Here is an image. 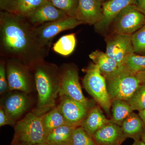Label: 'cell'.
Segmentation results:
<instances>
[{
  "mask_svg": "<svg viewBox=\"0 0 145 145\" xmlns=\"http://www.w3.org/2000/svg\"><path fill=\"white\" fill-rule=\"evenodd\" d=\"M0 40L3 55L18 60L31 70L44 61L49 49L38 43L34 27L25 17L7 11L1 12Z\"/></svg>",
  "mask_w": 145,
  "mask_h": 145,
  "instance_id": "obj_1",
  "label": "cell"
},
{
  "mask_svg": "<svg viewBox=\"0 0 145 145\" xmlns=\"http://www.w3.org/2000/svg\"><path fill=\"white\" fill-rule=\"evenodd\" d=\"M38 100L32 112L42 116L55 107L59 96L61 83L60 68L44 61L36 64L32 69Z\"/></svg>",
  "mask_w": 145,
  "mask_h": 145,
  "instance_id": "obj_2",
  "label": "cell"
},
{
  "mask_svg": "<svg viewBox=\"0 0 145 145\" xmlns=\"http://www.w3.org/2000/svg\"><path fill=\"white\" fill-rule=\"evenodd\" d=\"M14 129L13 145H35L46 143L48 134L43 124L42 116L33 112L18 121Z\"/></svg>",
  "mask_w": 145,
  "mask_h": 145,
  "instance_id": "obj_3",
  "label": "cell"
},
{
  "mask_svg": "<svg viewBox=\"0 0 145 145\" xmlns=\"http://www.w3.org/2000/svg\"><path fill=\"white\" fill-rule=\"evenodd\" d=\"M105 78L112 101H128L141 85L136 73L128 70L123 65Z\"/></svg>",
  "mask_w": 145,
  "mask_h": 145,
  "instance_id": "obj_4",
  "label": "cell"
},
{
  "mask_svg": "<svg viewBox=\"0 0 145 145\" xmlns=\"http://www.w3.org/2000/svg\"><path fill=\"white\" fill-rule=\"evenodd\" d=\"M83 80L84 88L108 114H110L112 101L107 88L106 81L99 66L92 63L85 69Z\"/></svg>",
  "mask_w": 145,
  "mask_h": 145,
  "instance_id": "obj_5",
  "label": "cell"
},
{
  "mask_svg": "<svg viewBox=\"0 0 145 145\" xmlns=\"http://www.w3.org/2000/svg\"><path fill=\"white\" fill-rule=\"evenodd\" d=\"M61 70L59 96H66L91 108V103L83 94L78 69L73 65H63Z\"/></svg>",
  "mask_w": 145,
  "mask_h": 145,
  "instance_id": "obj_6",
  "label": "cell"
},
{
  "mask_svg": "<svg viewBox=\"0 0 145 145\" xmlns=\"http://www.w3.org/2000/svg\"><path fill=\"white\" fill-rule=\"evenodd\" d=\"M32 70L18 60L8 59L7 77L10 91H18L29 94L33 90L34 82Z\"/></svg>",
  "mask_w": 145,
  "mask_h": 145,
  "instance_id": "obj_7",
  "label": "cell"
},
{
  "mask_svg": "<svg viewBox=\"0 0 145 145\" xmlns=\"http://www.w3.org/2000/svg\"><path fill=\"white\" fill-rule=\"evenodd\" d=\"M145 24V16L134 5L127 7L114 18L110 33L132 35Z\"/></svg>",
  "mask_w": 145,
  "mask_h": 145,
  "instance_id": "obj_8",
  "label": "cell"
},
{
  "mask_svg": "<svg viewBox=\"0 0 145 145\" xmlns=\"http://www.w3.org/2000/svg\"><path fill=\"white\" fill-rule=\"evenodd\" d=\"M82 24L74 17L68 16L58 20L46 23L34 27L37 42L40 46L49 49L52 40L59 33Z\"/></svg>",
  "mask_w": 145,
  "mask_h": 145,
  "instance_id": "obj_9",
  "label": "cell"
},
{
  "mask_svg": "<svg viewBox=\"0 0 145 145\" xmlns=\"http://www.w3.org/2000/svg\"><path fill=\"white\" fill-rule=\"evenodd\" d=\"M131 35L110 33L106 37V52L119 67L124 65L128 59L135 53Z\"/></svg>",
  "mask_w": 145,
  "mask_h": 145,
  "instance_id": "obj_10",
  "label": "cell"
},
{
  "mask_svg": "<svg viewBox=\"0 0 145 145\" xmlns=\"http://www.w3.org/2000/svg\"><path fill=\"white\" fill-rule=\"evenodd\" d=\"M68 125L81 126L91 108L66 96L60 97L57 106Z\"/></svg>",
  "mask_w": 145,
  "mask_h": 145,
  "instance_id": "obj_11",
  "label": "cell"
},
{
  "mask_svg": "<svg viewBox=\"0 0 145 145\" xmlns=\"http://www.w3.org/2000/svg\"><path fill=\"white\" fill-rule=\"evenodd\" d=\"M31 104V100L28 94L16 91L7 94L1 100V107L16 122L27 111Z\"/></svg>",
  "mask_w": 145,
  "mask_h": 145,
  "instance_id": "obj_12",
  "label": "cell"
},
{
  "mask_svg": "<svg viewBox=\"0 0 145 145\" xmlns=\"http://www.w3.org/2000/svg\"><path fill=\"white\" fill-rule=\"evenodd\" d=\"M135 0H108L103 3V16L101 20L94 25L97 32L105 34L116 16L125 8L134 5Z\"/></svg>",
  "mask_w": 145,
  "mask_h": 145,
  "instance_id": "obj_13",
  "label": "cell"
},
{
  "mask_svg": "<svg viewBox=\"0 0 145 145\" xmlns=\"http://www.w3.org/2000/svg\"><path fill=\"white\" fill-rule=\"evenodd\" d=\"M102 5L97 0H79L75 18L82 24L94 25L102 19Z\"/></svg>",
  "mask_w": 145,
  "mask_h": 145,
  "instance_id": "obj_14",
  "label": "cell"
},
{
  "mask_svg": "<svg viewBox=\"0 0 145 145\" xmlns=\"http://www.w3.org/2000/svg\"><path fill=\"white\" fill-rule=\"evenodd\" d=\"M68 16L66 13L48 0L31 15L25 18L31 25L35 27L46 23L61 20Z\"/></svg>",
  "mask_w": 145,
  "mask_h": 145,
  "instance_id": "obj_15",
  "label": "cell"
},
{
  "mask_svg": "<svg viewBox=\"0 0 145 145\" xmlns=\"http://www.w3.org/2000/svg\"><path fill=\"white\" fill-rule=\"evenodd\" d=\"M92 137L98 145H120L126 137L121 126L112 121L98 130Z\"/></svg>",
  "mask_w": 145,
  "mask_h": 145,
  "instance_id": "obj_16",
  "label": "cell"
},
{
  "mask_svg": "<svg viewBox=\"0 0 145 145\" xmlns=\"http://www.w3.org/2000/svg\"><path fill=\"white\" fill-rule=\"evenodd\" d=\"M111 121L105 117L100 107L95 106L90 109L81 126L92 137L98 130Z\"/></svg>",
  "mask_w": 145,
  "mask_h": 145,
  "instance_id": "obj_17",
  "label": "cell"
},
{
  "mask_svg": "<svg viewBox=\"0 0 145 145\" xmlns=\"http://www.w3.org/2000/svg\"><path fill=\"white\" fill-rule=\"evenodd\" d=\"M89 56L93 63L99 66L101 74L104 77L114 72L119 67L117 63L106 52L99 50L91 52Z\"/></svg>",
  "mask_w": 145,
  "mask_h": 145,
  "instance_id": "obj_18",
  "label": "cell"
},
{
  "mask_svg": "<svg viewBox=\"0 0 145 145\" xmlns=\"http://www.w3.org/2000/svg\"><path fill=\"white\" fill-rule=\"evenodd\" d=\"M76 127L70 125H63L48 133L46 143L49 145L70 144L72 133Z\"/></svg>",
  "mask_w": 145,
  "mask_h": 145,
  "instance_id": "obj_19",
  "label": "cell"
},
{
  "mask_svg": "<svg viewBox=\"0 0 145 145\" xmlns=\"http://www.w3.org/2000/svg\"><path fill=\"white\" fill-rule=\"evenodd\" d=\"M126 137H133L135 139L142 135L145 129V126L139 114L133 112L127 117L121 125Z\"/></svg>",
  "mask_w": 145,
  "mask_h": 145,
  "instance_id": "obj_20",
  "label": "cell"
},
{
  "mask_svg": "<svg viewBox=\"0 0 145 145\" xmlns=\"http://www.w3.org/2000/svg\"><path fill=\"white\" fill-rule=\"evenodd\" d=\"M48 0H15L10 11L27 18Z\"/></svg>",
  "mask_w": 145,
  "mask_h": 145,
  "instance_id": "obj_21",
  "label": "cell"
},
{
  "mask_svg": "<svg viewBox=\"0 0 145 145\" xmlns=\"http://www.w3.org/2000/svg\"><path fill=\"white\" fill-rule=\"evenodd\" d=\"M111 108V121L120 126L133 111L127 101L123 100H116L112 101Z\"/></svg>",
  "mask_w": 145,
  "mask_h": 145,
  "instance_id": "obj_22",
  "label": "cell"
},
{
  "mask_svg": "<svg viewBox=\"0 0 145 145\" xmlns=\"http://www.w3.org/2000/svg\"><path fill=\"white\" fill-rule=\"evenodd\" d=\"M42 118L43 124L47 134L58 127L67 124L57 106L44 114Z\"/></svg>",
  "mask_w": 145,
  "mask_h": 145,
  "instance_id": "obj_23",
  "label": "cell"
},
{
  "mask_svg": "<svg viewBox=\"0 0 145 145\" xmlns=\"http://www.w3.org/2000/svg\"><path fill=\"white\" fill-rule=\"evenodd\" d=\"M76 44L75 34H67L62 36L56 42L53 46V50L60 55L67 56L74 51Z\"/></svg>",
  "mask_w": 145,
  "mask_h": 145,
  "instance_id": "obj_24",
  "label": "cell"
},
{
  "mask_svg": "<svg viewBox=\"0 0 145 145\" xmlns=\"http://www.w3.org/2000/svg\"><path fill=\"white\" fill-rule=\"evenodd\" d=\"M71 145H98L93 138L87 133L82 127L75 128L72 133Z\"/></svg>",
  "mask_w": 145,
  "mask_h": 145,
  "instance_id": "obj_25",
  "label": "cell"
},
{
  "mask_svg": "<svg viewBox=\"0 0 145 145\" xmlns=\"http://www.w3.org/2000/svg\"><path fill=\"white\" fill-rule=\"evenodd\" d=\"M133 110L145 109V85H140L127 101Z\"/></svg>",
  "mask_w": 145,
  "mask_h": 145,
  "instance_id": "obj_26",
  "label": "cell"
},
{
  "mask_svg": "<svg viewBox=\"0 0 145 145\" xmlns=\"http://www.w3.org/2000/svg\"><path fill=\"white\" fill-rule=\"evenodd\" d=\"M57 8L70 17H74L79 0H48Z\"/></svg>",
  "mask_w": 145,
  "mask_h": 145,
  "instance_id": "obj_27",
  "label": "cell"
},
{
  "mask_svg": "<svg viewBox=\"0 0 145 145\" xmlns=\"http://www.w3.org/2000/svg\"><path fill=\"white\" fill-rule=\"evenodd\" d=\"M123 65L135 73L145 70V56L134 53L128 59Z\"/></svg>",
  "mask_w": 145,
  "mask_h": 145,
  "instance_id": "obj_28",
  "label": "cell"
},
{
  "mask_svg": "<svg viewBox=\"0 0 145 145\" xmlns=\"http://www.w3.org/2000/svg\"><path fill=\"white\" fill-rule=\"evenodd\" d=\"M131 39L135 53H144L145 24L131 35Z\"/></svg>",
  "mask_w": 145,
  "mask_h": 145,
  "instance_id": "obj_29",
  "label": "cell"
},
{
  "mask_svg": "<svg viewBox=\"0 0 145 145\" xmlns=\"http://www.w3.org/2000/svg\"><path fill=\"white\" fill-rule=\"evenodd\" d=\"M9 91L7 77L6 66L3 61L0 64V94L5 95Z\"/></svg>",
  "mask_w": 145,
  "mask_h": 145,
  "instance_id": "obj_30",
  "label": "cell"
},
{
  "mask_svg": "<svg viewBox=\"0 0 145 145\" xmlns=\"http://www.w3.org/2000/svg\"><path fill=\"white\" fill-rule=\"evenodd\" d=\"M16 125V122L12 120L5 113L2 108H0V126L2 127L5 125Z\"/></svg>",
  "mask_w": 145,
  "mask_h": 145,
  "instance_id": "obj_31",
  "label": "cell"
},
{
  "mask_svg": "<svg viewBox=\"0 0 145 145\" xmlns=\"http://www.w3.org/2000/svg\"><path fill=\"white\" fill-rule=\"evenodd\" d=\"M15 0H0V8L3 11H10Z\"/></svg>",
  "mask_w": 145,
  "mask_h": 145,
  "instance_id": "obj_32",
  "label": "cell"
},
{
  "mask_svg": "<svg viewBox=\"0 0 145 145\" xmlns=\"http://www.w3.org/2000/svg\"><path fill=\"white\" fill-rule=\"evenodd\" d=\"M134 5L137 9L145 16V0H135Z\"/></svg>",
  "mask_w": 145,
  "mask_h": 145,
  "instance_id": "obj_33",
  "label": "cell"
},
{
  "mask_svg": "<svg viewBox=\"0 0 145 145\" xmlns=\"http://www.w3.org/2000/svg\"><path fill=\"white\" fill-rule=\"evenodd\" d=\"M136 75L142 85H145V70L137 72Z\"/></svg>",
  "mask_w": 145,
  "mask_h": 145,
  "instance_id": "obj_34",
  "label": "cell"
},
{
  "mask_svg": "<svg viewBox=\"0 0 145 145\" xmlns=\"http://www.w3.org/2000/svg\"><path fill=\"white\" fill-rule=\"evenodd\" d=\"M138 114H139V116H140L141 119L142 120L145 126V109L139 111Z\"/></svg>",
  "mask_w": 145,
  "mask_h": 145,
  "instance_id": "obj_35",
  "label": "cell"
},
{
  "mask_svg": "<svg viewBox=\"0 0 145 145\" xmlns=\"http://www.w3.org/2000/svg\"><path fill=\"white\" fill-rule=\"evenodd\" d=\"M133 145H145V144L142 141L137 139H135V142Z\"/></svg>",
  "mask_w": 145,
  "mask_h": 145,
  "instance_id": "obj_36",
  "label": "cell"
},
{
  "mask_svg": "<svg viewBox=\"0 0 145 145\" xmlns=\"http://www.w3.org/2000/svg\"><path fill=\"white\" fill-rule=\"evenodd\" d=\"M141 137H142V141L145 144V129L142 133Z\"/></svg>",
  "mask_w": 145,
  "mask_h": 145,
  "instance_id": "obj_37",
  "label": "cell"
},
{
  "mask_svg": "<svg viewBox=\"0 0 145 145\" xmlns=\"http://www.w3.org/2000/svg\"><path fill=\"white\" fill-rule=\"evenodd\" d=\"M35 145H49L48 144H47L46 143H43V144H36Z\"/></svg>",
  "mask_w": 145,
  "mask_h": 145,
  "instance_id": "obj_38",
  "label": "cell"
},
{
  "mask_svg": "<svg viewBox=\"0 0 145 145\" xmlns=\"http://www.w3.org/2000/svg\"><path fill=\"white\" fill-rule=\"evenodd\" d=\"M97 1H99V2H100L101 3L103 4V3L105 2V0H97Z\"/></svg>",
  "mask_w": 145,
  "mask_h": 145,
  "instance_id": "obj_39",
  "label": "cell"
},
{
  "mask_svg": "<svg viewBox=\"0 0 145 145\" xmlns=\"http://www.w3.org/2000/svg\"><path fill=\"white\" fill-rule=\"evenodd\" d=\"M71 145L70 144H69V145Z\"/></svg>",
  "mask_w": 145,
  "mask_h": 145,
  "instance_id": "obj_40",
  "label": "cell"
},
{
  "mask_svg": "<svg viewBox=\"0 0 145 145\" xmlns=\"http://www.w3.org/2000/svg\"><path fill=\"white\" fill-rule=\"evenodd\" d=\"M144 53H145V52H144Z\"/></svg>",
  "mask_w": 145,
  "mask_h": 145,
  "instance_id": "obj_41",
  "label": "cell"
}]
</instances>
